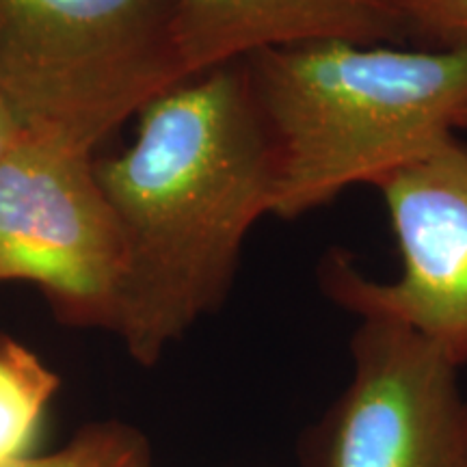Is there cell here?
Instances as JSON below:
<instances>
[{"label":"cell","mask_w":467,"mask_h":467,"mask_svg":"<svg viewBox=\"0 0 467 467\" xmlns=\"http://www.w3.org/2000/svg\"><path fill=\"white\" fill-rule=\"evenodd\" d=\"M93 167L124 244L113 331L154 366L223 306L244 238L273 210L275 151L244 61L162 93L130 148Z\"/></svg>","instance_id":"cell-1"},{"label":"cell","mask_w":467,"mask_h":467,"mask_svg":"<svg viewBox=\"0 0 467 467\" xmlns=\"http://www.w3.org/2000/svg\"><path fill=\"white\" fill-rule=\"evenodd\" d=\"M243 61L275 151L271 214L284 221L381 182L467 115V46L318 42Z\"/></svg>","instance_id":"cell-2"},{"label":"cell","mask_w":467,"mask_h":467,"mask_svg":"<svg viewBox=\"0 0 467 467\" xmlns=\"http://www.w3.org/2000/svg\"><path fill=\"white\" fill-rule=\"evenodd\" d=\"M184 80L167 0H0V96L28 132L91 154Z\"/></svg>","instance_id":"cell-3"},{"label":"cell","mask_w":467,"mask_h":467,"mask_svg":"<svg viewBox=\"0 0 467 467\" xmlns=\"http://www.w3.org/2000/svg\"><path fill=\"white\" fill-rule=\"evenodd\" d=\"M124 244L91 154L25 132L0 162V282H31L63 325L113 331Z\"/></svg>","instance_id":"cell-4"},{"label":"cell","mask_w":467,"mask_h":467,"mask_svg":"<svg viewBox=\"0 0 467 467\" xmlns=\"http://www.w3.org/2000/svg\"><path fill=\"white\" fill-rule=\"evenodd\" d=\"M400 255L394 279H372L344 251L320 266V285L358 318L394 320L467 366V143L443 139L375 184Z\"/></svg>","instance_id":"cell-5"},{"label":"cell","mask_w":467,"mask_h":467,"mask_svg":"<svg viewBox=\"0 0 467 467\" xmlns=\"http://www.w3.org/2000/svg\"><path fill=\"white\" fill-rule=\"evenodd\" d=\"M350 379L309 433L307 467H467V396L454 366L409 327L359 318Z\"/></svg>","instance_id":"cell-6"},{"label":"cell","mask_w":467,"mask_h":467,"mask_svg":"<svg viewBox=\"0 0 467 467\" xmlns=\"http://www.w3.org/2000/svg\"><path fill=\"white\" fill-rule=\"evenodd\" d=\"M184 78L318 42H416L407 0H167Z\"/></svg>","instance_id":"cell-7"},{"label":"cell","mask_w":467,"mask_h":467,"mask_svg":"<svg viewBox=\"0 0 467 467\" xmlns=\"http://www.w3.org/2000/svg\"><path fill=\"white\" fill-rule=\"evenodd\" d=\"M58 383L57 372L25 344L0 342V467L31 457Z\"/></svg>","instance_id":"cell-8"},{"label":"cell","mask_w":467,"mask_h":467,"mask_svg":"<svg viewBox=\"0 0 467 467\" xmlns=\"http://www.w3.org/2000/svg\"><path fill=\"white\" fill-rule=\"evenodd\" d=\"M3 467H151V448L134 426L100 422L80 431L61 451Z\"/></svg>","instance_id":"cell-9"},{"label":"cell","mask_w":467,"mask_h":467,"mask_svg":"<svg viewBox=\"0 0 467 467\" xmlns=\"http://www.w3.org/2000/svg\"><path fill=\"white\" fill-rule=\"evenodd\" d=\"M416 42L431 48L467 46V0H407Z\"/></svg>","instance_id":"cell-10"},{"label":"cell","mask_w":467,"mask_h":467,"mask_svg":"<svg viewBox=\"0 0 467 467\" xmlns=\"http://www.w3.org/2000/svg\"><path fill=\"white\" fill-rule=\"evenodd\" d=\"M25 132L26 128L20 121V117L9 107V102L0 96V162L9 154L11 148L20 141Z\"/></svg>","instance_id":"cell-11"},{"label":"cell","mask_w":467,"mask_h":467,"mask_svg":"<svg viewBox=\"0 0 467 467\" xmlns=\"http://www.w3.org/2000/svg\"><path fill=\"white\" fill-rule=\"evenodd\" d=\"M459 130H467V115L463 117V121H461V126H459Z\"/></svg>","instance_id":"cell-12"},{"label":"cell","mask_w":467,"mask_h":467,"mask_svg":"<svg viewBox=\"0 0 467 467\" xmlns=\"http://www.w3.org/2000/svg\"><path fill=\"white\" fill-rule=\"evenodd\" d=\"M5 337H7V336H5V334H3V331H0V342H3V340H5Z\"/></svg>","instance_id":"cell-13"}]
</instances>
